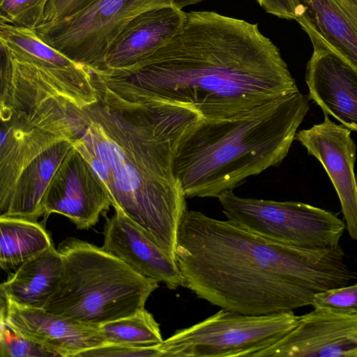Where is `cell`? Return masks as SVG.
I'll use <instances>...</instances> for the list:
<instances>
[{"label": "cell", "instance_id": "obj_17", "mask_svg": "<svg viewBox=\"0 0 357 357\" xmlns=\"http://www.w3.org/2000/svg\"><path fill=\"white\" fill-rule=\"evenodd\" d=\"M73 142L61 141L36 158L21 173L0 217L37 221L48 185L61 162L73 148Z\"/></svg>", "mask_w": 357, "mask_h": 357}, {"label": "cell", "instance_id": "obj_7", "mask_svg": "<svg viewBox=\"0 0 357 357\" xmlns=\"http://www.w3.org/2000/svg\"><path fill=\"white\" fill-rule=\"evenodd\" d=\"M202 1L98 0L73 15L45 22L36 31L47 44L98 73L112 44L136 17L162 7L183 10Z\"/></svg>", "mask_w": 357, "mask_h": 357}, {"label": "cell", "instance_id": "obj_28", "mask_svg": "<svg viewBox=\"0 0 357 357\" xmlns=\"http://www.w3.org/2000/svg\"><path fill=\"white\" fill-rule=\"evenodd\" d=\"M269 14L280 18L295 20L303 13V7L297 0H257Z\"/></svg>", "mask_w": 357, "mask_h": 357}, {"label": "cell", "instance_id": "obj_19", "mask_svg": "<svg viewBox=\"0 0 357 357\" xmlns=\"http://www.w3.org/2000/svg\"><path fill=\"white\" fill-rule=\"evenodd\" d=\"M315 31L357 69V2L355 0H297ZM298 18V17H297Z\"/></svg>", "mask_w": 357, "mask_h": 357}, {"label": "cell", "instance_id": "obj_27", "mask_svg": "<svg viewBox=\"0 0 357 357\" xmlns=\"http://www.w3.org/2000/svg\"><path fill=\"white\" fill-rule=\"evenodd\" d=\"M96 1L98 0H50L46 8L45 22L73 15Z\"/></svg>", "mask_w": 357, "mask_h": 357}, {"label": "cell", "instance_id": "obj_25", "mask_svg": "<svg viewBox=\"0 0 357 357\" xmlns=\"http://www.w3.org/2000/svg\"><path fill=\"white\" fill-rule=\"evenodd\" d=\"M1 357L54 356L36 343L29 340L1 323Z\"/></svg>", "mask_w": 357, "mask_h": 357}, {"label": "cell", "instance_id": "obj_11", "mask_svg": "<svg viewBox=\"0 0 357 357\" xmlns=\"http://www.w3.org/2000/svg\"><path fill=\"white\" fill-rule=\"evenodd\" d=\"M112 206L111 199L89 162L75 147L54 173L41 204L42 216L63 215L79 229L97 224Z\"/></svg>", "mask_w": 357, "mask_h": 357}, {"label": "cell", "instance_id": "obj_1", "mask_svg": "<svg viewBox=\"0 0 357 357\" xmlns=\"http://www.w3.org/2000/svg\"><path fill=\"white\" fill-rule=\"evenodd\" d=\"M105 79L189 106L206 120L246 117L298 91L279 49L257 24L207 10L185 12L181 30L138 72Z\"/></svg>", "mask_w": 357, "mask_h": 357}, {"label": "cell", "instance_id": "obj_30", "mask_svg": "<svg viewBox=\"0 0 357 357\" xmlns=\"http://www.w3.org/2000/svg\"><path fill=\"white\" fill-rule=\"evenodd\" d=\"M357 2V0H355Z\"/></svg>", "mask_w": 357, "mask_h": 357}, {"label": "cell", "instance_id": "obj_4", "mask_svg": "<svg viewBox=\"0 0 357 357\" xmlns=\"http://www.w3.org/2000/svg\"><path fill=\"white\" fill-rule=\"evenodd\" d=\"M297 91L255 114L202 119L181 144L174 173L186 198H218L248 177L279 166L309 110Z\"/></svg>", "mask_w": 357, "mask_h": 357}, {"label": "cell", "instance_id": "obj_8", "mask_svg": "<svg viewBox=\"0 0 357 357\" xmlns=\"http://www.w3.org/2000/svg\"><path fill=\"white\" fill-rule=\"evenodd\" d=\"M0 118L1 207L22 171L56 144L78 138L89 119L83 109L61 97H51L30 109Z\"/></svg>", "mask_w": 357, "mask_h": 357}, {"label": "cell", "instance_id": "obj_14", "mask_svg": "<svg viewBox=\"0 0 357 357\" xmlns=\"http://www.w3.org/2000/svg\"><path fill=\"white\" fill-rule=\"evenodd\" d=\"M295 140L326 172L338 196L346 229L357 241V180L354 174L357 146L351 130L325 115L322 123L297 132Z\"/></svg>", "mask_w": 357, "mask_h": 357}, {"label": "cell", "instance_id": "obj_13", "mask_svg": "<svg viewBox=\"0 0 357 357\" xmlns=\"http://www.w3.org/2000/svg\"><path fill=\"white\" fill-rule=\"evenodd\" d=\"M357 357V314L314 308L254 357Z\"/></svg>", "mask_w": 357, "mask_h": 357}, {"label": "cell", "instance_id": "obj_9", "mask_svg": "<svg viewBox=\"0 0 357 357\" xmlns=\"http://www.w3.org/2000/svg\"><path fill=\"white\" fill-rule=\"evenodd\" d=\"M227 220L268 239L294 247L333 248L344 221L325 209L298 202L243 197L233 190L218 197Z\"/></svg>", "mask_w": 357, "mask_h": 357}, {"label": "cell", "instance_id": "obj_21", "mask_svg": "<svg viewBox=\"0 0 357 357\" xmlns=\"http://www.w3.org/2000/svg\"><path fill=\"white\" fill-rule=\"evenodd\" d=\"M0 47L15 57L50 68L85 66L47 44L31 29L0 20Z\"/></svg>", "mask_w": 357, "mask_h": 357}, {"label": "cell", "instance_id": "obj_22", "mask_svg": "<svg viewBox=\"0 0 357 357\" xmlns=\"http://www.w3.org/2000/svg\"><path fill=\"white\" fill-rule=\"evenodd\" d=\"M105 344L151 345L163 342L159 324L145 307L100 325Z\"/></svg>", "mask_w": 357, "mask_h": 357}, {"label": "cell", "instance_id": "obj_6", "mask_svg": "<svg viewBox=\"0 0 357 357\" xmlns=\"http://www.w3.org/2000/svg\"><path fill=\"white\" fill-rule=\"evenodd\" d=\"M293 311L252 315L221 308L160 344L162 357L252 356L272 346L298 324Z\"/></svg>", "mask_w": 357, "mask_h": 357}, {"label": "cell", "instance_id": "obj_12", "mask_svg": "<svg viewBox=\"0 0 357 357\" xmlns=\"http://www.w3.org/2000/svg\"><path fill=\"white\" fill-rule=\"evenodd\" d=\"M1 323L54 356L74 357L105 344L100 325L1 298Z\"/></svg>", "mask_w": 357, "mask_h": 357}, {"label": "cell", "instance_id": "obj_10", "mask_svg": "<svg viewBox=\"0 0 357 357\" xmlns=\"http://www.w3.org/2000/svg\"><path fill=\"white\" fill-rule=\"evenodd\" d=\"M296 20L313 46L305 74L309 98L325 115L357 132V69L333 50L305 18L301 16Z\"/></svg>", "mask_w": 357, "mask_h": 357}, {"label": "cell", "instance_id": "obj_3", "mask_svg": "<svg viewBox=\"0 0 357 357\" xmlns=\"http://www.w3.org/2000/svg\"><path fill=\"white\" fill-rule=\"evenodd\" d=\"M340 245H284L229 220L187 211L175 251L183 286L227 310L261 315L311 305L317 293L349 284L357 273Z\"/></svg>", "mask_w": 357, "mask_h": 357}, {"label": "cell", "instance_id": "obj_18", "mask_svg": "<svg viewBox=\"0 0 357 357\" xmlns=\"http://www.w3.org/2000/svg\"><path fill=\"white\" fill-rule=\"evenodd\" d=\"M63 262L54 245L19 266L0 285L1 298L18 305L43 308L61 278Z\"/></svg>", "mask_w": 357, "mask_h": 357}, {"label": "cell", "instance_id": "obj_29", "mask_svg": "<svg viewBox=\"0 0 357 357\" xmlns=\"http://www.w3.org/2000/svg\"><path fill=\"white\" fill-rule=\"evenodd\" d=\"M356 180H357V175H356Z\"/></svg>", "mask_w": 357, "mask_h": 357}, {"label": "cell", "instance_id": "obj_26", "mask_svg": "<svg viewBox=\"0 0 357 357\" xmlns=\"http://www.w3.org/2000/svg\"><path fill=\"white\" fill-rule=\"evenodd\" d=\"M160 344L151 345L105 344L82 351L78 354L77 357H162Z\"/></svg>", "mask_w": 357, "mask_h": 357}, {"label": "cell", "instance_id": "obj_15", "mask_svg": "<svg viewBox=\"0 0 357 357\" xmlns=\"http://www.w3.org/2000/svg\"><path fill=\"white\" fill-rule=\"evenodd\" d=\"M185 12L158 8L136 17L109 48L98 75L125 78L139 71L145 61L182 28Z\"/></svg>", "mask_w": 357, "mask_h": 357}, {"label": "cell", "instance_id": "obj_24", "mask_svg": "<svg viewBox=\"0 0 357 357\" xmlns=\"http://www.w3.org/2000/svg\"><path fill=\"white\" fill-rule=\"evenodd\" d=\"M311 305L314 308L357 314V281L353 284L317 293Z\"/></svg>", "mask_w": 357, "mask_h": 357}, {"label": "cell", "instance_id": "obj_20", "mask_svg": "<svg viewBox=\"0 0 357 357\" xmlns=\"http://www.w3.org/2000/svg\"><path fill=\"white\" fill-rule=\"evenodd\" d=\"M0 266L8 270L53 245L45 227L37 221L0 217Z\"/></svg>", "mask_w": 357, "mask_h": 357}, {"label": "cell", "instance_id": "obj_2", "mask_svg": "<svg viewBox=\"0 0 357 357\" xmlns=\"http://www.w3.org/2000/svg\"><path fill=\"white\" fill-rule=\"evenodd\" d=\"M99 96L98 102L83 109L88 126L73 146L100 178L114 208L175 259L188 208L174 159L202 118L189 106L131 91Z\"/></svg>", "mask_w": 357, "mask_h": 357}, {"label": "cell", "instance_id": "obj_16", "mask_svg": "<svg viewBox=\"0 0 357 357\" xmlns=\"http://www.w3.org/2000/svg\"><path fill=\"white\" fill-rule=\"evenodd\" d=\"M106 218L104 242L106 252L122 260L138 273L162 282L172 290L183 286L176 262L121 210Z\"/></svg>", "mask_w": 357, "mask_h": 357}, {"label": "cell", "instance_id": "obj_23", "mask_svg": "<svg viewBox=\"0 0 357 357\" xmlns=\"http://www.w3.org/2000/svg\"><path fill=\"white\" fill-rule=\"evenodd\" d=\"M50 0H0V20L31 29L45 22Z\"/></svg>", "mask_w": 357, "mask_h": 357}, {"label": "cell", "instance_id": "obj_5", "mask_svg": "<svg viewBox=\"0 0 357 357\" xmlns=\"http://www.w3.org/2000/svg\"><path fill=\"white\" fill-rule=\"evenodd\" d=\"M58 250L63 273L43 307L48 312L100 325L144 308L159 287L157 281L88 242L68 238Z\"/></svg>", "mask_w": 357, "mask_h": 357}]
</instances>
